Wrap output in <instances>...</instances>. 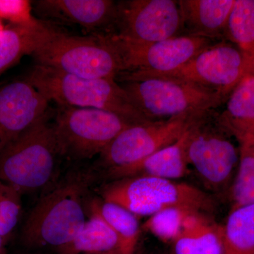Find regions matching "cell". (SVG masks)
Wrapping results in <instances>:
<instances>
[{
	"instance_id": "cell-1",
	"label": "cell",
	"mask_w": 254,
	"mask_h": 254,
	"mask_svg": "<svg viewBox=\"0 0 254 254\" xmlns=\"http://www.w3.org/2000/svg\"><path fill=\"white\" fill-rule=\"evenodd\" d=\"M95 174L75 170L42 195L28 215L21 233L25 247L57 250L73 240L86 222L85 203Z\"/></svg>"
},
{
	"instance_id": "cell-2",
	"label": "cell",
	"mask_w": 254,
	"mask_h": 254,
	"mask_svg": "<svg viewBox=\"0 0 254 254\" xmlns=\"http://www.w3.org/2000/svg\"><path fill=\"white\" fill-rule=\"evenodd\" d=\"M49 102L59 107L111 112L133 125L150 122L115 79L78 77L36 64L24 78Z\"/></svg>"
},
{
	"instance_id": "cell-3",
	"label": "cell",
	"mask_w": 254,
	"mask_h": 254,
	"mask_svg": "<svg viewBox=\"0 0 254 254\" xmlns=\"http://www.w3.org/2000/svg\"><path fill=\"white\" fill-rule=\"evenodd\" d=\"M32 55L37 64L78 77L117 81L125 71L121 47L113 33L78 36L57 31Z\"/></svg>"
},
{
	"instance_id": "cell-4",
	"label": "cell",
	"mask_w": 254,
	"mask_h": 254,
	"mask_svg": "<svg viewBox=\"0 0 254 254\" xmlns=\"http://www.w3.org/2000/svg\"><path fill=\"white\" fill-rule=\"evenodd\" d=\"M101 199L121 205L134 215L151 216L171 208L213 213L216 202L207 192L186 183L140 176L112 180L100 187Z\"/></svg>"
},
{
	"instance_id": "cell-5",
	"label": "cell",
	"mask_w": 254,
	"mask_h": 254,
	"mask_svg": "<svg viewBox=\"0 0 254 254\" xmlns=\"http://www.w3.org/2000/svg\"><path fill=\"white\" fill-rule=\"evenodd\" d=\"M48 116L0 150V180L21 195L46 188L56 174L61 155Z\"/></svg>"
},
{
	"instance_id": "cell-6",
	"label": "cell",
	"mask_w": 254,
	"mask_h": 254,
	"mask_svg": "<svg viewBox=\"0 0 254 254\" xmlns=\"http://www.w3.org/2000/svg\"><path fill=\"white\" fill-rule=\"evenodd\" d=\"M137 109L149 121L216 110L227 98L176 78L145 76L120 82Z\"/></svg>"
},
{
	"instance_id": "cell-7",
	"label": "cell",
	"mask_w": 254,
	"mask_h": 254,
	"mask_svg": "<svg viewBox=\"0 0 254 254\" xmlns=\"http://www.w3.org/2000/svg\"><path fill=\"white\" fill-rule=\"evenodd\" d=\"M222 126L219 113L210 110L195 119L186 131L185 150L193 167L208 190H225L238 166L239 149Z\"/></svg>"
},
{
	"instance_id": "cell-8",
	"label": "cell",
	"mask_w": 254,
	"mask_h": 254,
	"mask_svg": "<svg viewBox=\"0 0 254 254\" xmlns=\"http://www.w3.org/2000/svg\"><path fill=\"white\" fill-rule=\"evenodd\" d=\"M131 125L106 110L59 107L53 126L61 157L85 160L99 155L120 132Z\"/></svg>"
},
{
	"instance_id": "cell-9",
	"label": "cell",
	"mask_w": 254,
	"mask_h": 254,
	"mask_svg": "<svg viewBox=\"0 0 254 254\" xmlns=\"http://www.w3.org/2000/svg\"><path fill=\"white\" fill-rule=\"evenodd\" d=\"M203 113L131 125L120 132L100 153L97 165L108 170L138 163L178 141Z\"/></svg>"
},
{
	"instance_id": "cell-10",
	"label": "cell",
	"mask_w": 254,
	"mask_h": 254,
	"mask_svg": "<svg viewBox=\"0 0 254 254\" xmlns=\"http://www.w3.org/2000/svg\"><path fill=\"white\" fill-rule=\"evenodd\" d=\"M114 34L129 45L151 44L183 34L178 1L128 0L118 1Z\"/></svg>"
},
{
	"instance_id": "cell-11",
	"label": "cell",
	"mask_w": 254,
	"mask_h": 254,
	"mask_svg": "<svg viewBox=\"0 0 254 254\" xmlns=\"http://www.w3.org/2000/svg\"><path fill=\"white\" fill-rule=\"evenodd\" d=\"M250 71L243 55L232 43H214L175 71L163 74L128 78L122 81L145 76L176 78L214 92L228 98L234 88Z\"/></svg>"
},
{
	"instance_id": "cell-12",
	"label": "cell",
	"mask_w": 254,
	"mask_h": 254,
	"mask_svg": "<svg viewBox=\"0 0 254 254\" xmlns=\"http://www.w3.org/2000/svg\"><path fill=\"white\" fill-rule=\"evenodd\" d=\"M117 37V36H116ZM125 71L117 81L128 78L163 74L175 71L216 42L203 37L182 34L151 44L129 45L119 39Z\"/></svg>"
},
{
	"instance_id": "cell-13",
	"label": "cell",
	"mask_w": 254,
	"mask_h": 254,
	"mask_svg": "<svg viewBox=\"0 0 254 254\" xmlns=\"http://www.w3.org/2000/svg\"><path fill=\"white\" fill-rule=\"evenodd\" d=\"M49 103L24 78L0 87V150L46 117Z\"/></svg>"
},
{
	"instance_id": "cell-14",
	"label": "cell",
	"mask_w": 254,
	"mask_h": 254,
	"mask_svg": "<svg viewBox=\"0 0 254 254\" xmlns=\"http://www.w3.org/2000/svg\"><path fill=\"white\" fill-rule=\"evenodd\" d=\"M40 14L74 23L94 34L113 33L118 1L112 0H40L34 1Z\"/></svg>"
},
{
	"instance_id": "cell-15",
	"label": "cell",
	"mask_w": 254,
	"mask_h": 254,
	"mask_svg": "<svg viewBox=\"0 0 254 254\" xmlns=\"http://www.w3.org/2000/svg\"><path fill=\"white\" fill-rule=\"evenodd\" d=\"M235 0H179L183 34L221 41Z\"/></svg>"
},
{
	"instance_id": "cell-16",
	"label": "cell",
	"mask_w": 254,
	"mask_h": 254,
	"mask_svg": "<svg viewBox=\"0 0 254 254\" xmlns=\"http://www.w3.org/2000/svg\"><path fill=\"white\" fill-rule=\"evenodd\" d=\"M186 131L173 144L155 152L138 163L105 170L107 178L110 181L125 177L140 176L170 180L182 178L188 173L190 166L185 150Z\"/></svg>"
},
{
	"instance_id": "cell-17",
	"label": "cell",
	"mask_w": 254,
	"mask_h": 254,
	"mask_svg": "<svg viewBox=\"0 0 254 254\" xmlns=\"http://www.w3.org/2000/svg\"><path fill=\"white\" fill-rule=\"evenodd\" d=\"M56 32L38 20L4 28L0 31V75L25 55H33Z\"/></svg>"
},
{
	"instance_id": "cell-18",
	"label": "cell",
	"mask_w": 254,
	"mask_h": 254,
	"mask_svg": "<svg viewBox=\"0 0 254 254\" xmlns=\"http://www.w3.org/2000/svg\"><path fill=\"white\" fill-rule=\"evenodd\" d=\"M173 243L175 254H223L221 225L205 213L193 212Z\"/></svg>"
},
{
	"instance_id": "cell-19",
	"label": "cell",
	"mask_w": 254,
	"mask_h": 254,
	"mask_svg": "<svg viewBox=\"0 0 254 254\" xmlns=\"http://www.w3.org/2000/svg\"><path fill=\"white\" fill-rule=\"evenodd\" d=\"M225 104L219 119L229 133L237 140L254 135V70L246 73Z\"/></svg>"
},
{
	"instance_id": "cell-20",
	"label": "cell",
	"mask_w": 254,
	"mask_h": 254,
	"mask_svg": "<svg viewBox=\"0 0 254 254\" xmlns=\"http://www.w3.org/2000/svg\"><path fill=\"white\" fill-rule=\"evenodd\" d=\"M86 220L73 240L58 249V254H101L120 250V239L99 214L90 210Z\"/></svg>"
},
{
	"instance_id": "cell-21",
	"label": "cell",
	"mask_w": 254,
	"mask_h": 254,
	"mask_svg": "<svg viewBox=\"0 0 254 254\" xmlns=\"http://www.w3.org/2000/svg\"><path fill=\"white\" fill-rule=\"evenodd\" d=\"M221 237L223 254H254V203L232 209Z\"/></svg>"
},
{
	"instance_id": "cell-22",
	"label": "cell",
	"mask_w": 254,
	"mask_h": 254,
	"mask_svg": "<svg viewBox=\"0 0 254 254\" xmlns=\"http://www.w3.org/2000/svg\"><path fill=\"white\" fill-rule=\"evenodd\" d=\"M225 38L240 50L250 71L254 70V0H235Z\"/></svg>"
},
{
	"instance_id": "cell-23",
	"label": "cell",
	"mask_w": 254,
	"mask_h": 254,
	"mask_svg": "<svg viewBox=\"0 0 254 254\" xmlns=\"http://www.w3.org/2000/svg\"><path fill=\"white\" fill-rule=\"evenodd\" d=\"M90 210L99 214L115 232L120 241L123 254H135L140 228L137 215L121 205L98 198L91 200Z\"/></svg>"
},
{
	"instance_id": "cell-24",
	"label": "cell",
	"mask_w": 254,
	"mask_h": 254,
	"mask_svg": "<svg viewBox=\"0 0 254 254\" xmlns=\"http://www.w3.org/2000/svg\"><path fill=\"white\" fill-rule=\"evenodd\" d=\"M237 141L240 144L238 170L230 189L232 209L254 203V135Z\"/></svg>"
},
{
	"instance_id": "cell-25",
	"label": "cell",
	"mask_w": 254,
	"mask_h": 254,
	"mask_svg": "<svg viewBox=\"0 0 254 254\" xmlns=\"http://www.w3.org/2000/svg\"><path fill=\"white\" fill-rule=\"evenodd\" d=\"M195 210L183 208H171L161 210L149 217L143 228L160 240L174 242L181 230L185 218Z\"/></svg>"
},
{
	"instance_id": "cell-26",
	"label": "cell",
	"mask_w": 254,
	"mask_h": 254,
	"mask_svg": "<svg viewBox=\"0 0 254 254\" xmlns=\"http://www.w3.org/2000/svg\"><path fill=\"white\" fill-rule=\"evenodd\" d=\"M21 194L0 180V235L6 240L17 225L21 213Z\"/></svg>"
},
{
	"instance_id": "cell-27",
	"label": "cell",
	"mask_w": 254,
	"mask_h": 254,
	"mask_svg": "<svg viewBox=\"0 0 254 254\" xmlns=\"http://www.w3.org/2000/svg\"><path fill=\"white\" fill-rule=\"evenodd\" d=\"M31 1L26 0H0V18L10 24H29L38 20L31 15Z\"/></svg>"
},
{
	"instance_id": "cell-28",
	"label": "cell",
	"mask_w": 254,
	"mask_h": 254,
	"mask_svg": "<svg viewBox=\"0 0 254 254\" xmlns=\"http://www.w3.org/2000/svg\"><path fill=\"white\" fill-rule=\"evenodd\" d=\"M5 239L0 235V254H6L5 250Z\"/></svg>"
},
{
	"instance_id": "cell-29",
	"label": "cell",
	"mask_w": 254,
	"mask_h": 254,
	"mask_svg": "<svg viewBox=\"0 0 254 254\" xmlns=\"http://www.w3.org/2000/svg\"><path fill=\"white\" fill-rule=\"evenodd\" d=\"M101 254H122L121 251L120 250H116L114 251H111V252H106V253H103Z\"/></svg>"
},
{
	"instance_id": "cell-30",
	"label": "cell",
	"mask_w": 254,
	"mask_h": 254,
	"mask_svg": "<svg viewBox=\"0 0 254 254\" xmlns=\"http://www.w3.org/2000/svg\"><path fill=\"white\" fill-rule=\"evenodd\" d=\"M3 29H4V28L1 27V24H0V31H1V30H3Z\"/></svg>"
}]
</instances>
